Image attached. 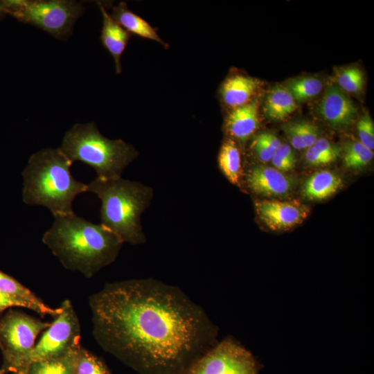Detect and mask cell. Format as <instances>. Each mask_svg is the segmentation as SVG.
I'll list each match as a JSON object with an SVG mask.
<instances>
[{"mask_svg": "<svg viewBox=\"0 0 374 374\" xmlns=\"http://www.w3.org/2000/svg\"><path fill=\"white\" fill-rule=\"evenodd\" d=\"M87 191L101 201V224L123 243L137 245L146 242L141 217L153 199L152 187L121 177L110 179L96 177L87 184Z\"/></svg>", "mask_w": 374, "mask_h": 374, "instance_id": "4", "label": "cell"}, {"mask_svg": "<svg viewBox=\"0 0 374 374\" xmlns=\"http://www.w3.org/2000/svg\"><path fill=\"white\" fill-rule=\"evenodd\" d=\"M280 140L271 132H262L253 139L251 148L262 163L271 161L274 153L281 144Z\"/></svg>", "mask_w": 374, "mask_h": 374, "instance_id": "25", "label": "cell"}, {"mask_svg": "<svg viewBox=\"0 0 374 374\" xmlns=\"http://www.w3.org/2000/svg\"><path fill=\"white\" fill-rule=\"evenodd\" d=\"M80 348L58 357L32 363L24 374H74L76 357Z\"/></svg>", "mask_w": 374, "mask_h": 374, "instance_id": "22", "label": "cell"}, {"mask_svg": "<svg viewBox=\"0 0 374 374\" xmlns=\"http://www.w3.org/2000/svg\"><path fill=\"white\" fill-rule=\"evenodd\" d=\"M50 325V322L12 310L1 318L0 348L3 362L0 374H20L37 337Z\"/></svg>", "mask_w": 374, "mask_h": 374, "instance_id": "7", "label": "cell"}, {"mask_svg": "<svg viewBox=\"0 0 374 374\" xmlns=\"http://www.w3.org/2000/svg\"><path fill=\"white\" fill-rule=\"evenodd\" d=\"M373 159V152L359 141H350L343 149V161L346 167L360 170L366 167Z\"/></svg>", "mask_w": 374, "mask_h": 374, "instance_id": "24", "label": "cell"}, {"mask_svg": "<svg viewBox=\"0 0 374 374\" xmlns=\"http://www.w3.org/2000/svg\"><path fill=\"white\" fill-rule=\"evenodd\" d=\"M7 15L60 39L69 37L84 11L82 2L71 0H9Z\"/></svg>", "mask_w": 374, "mask_h": 374, "instance_id": "6", "label": "cell"}, {"mask_svg": "<svg viewBox=\"0 0 374 374\" xmlns=\"http://www.w3.org/2000/svg\"><path fill=\"white\" fill-rule=\"evenodd\" d=\"M259 366L250 351L231 338L217 341L184 374H258Z\"/></svg>", "mask_w": 374, "mask_h": 374, "instance_id": "9", "label": "cell"}, {"mask_svg": "<svg viewBox=\"0 0 374 374\" xmlns=\"http://www.w3.org/2000/svg\"><path fill=\"white\" fill-rule=\"evenodd\" d=\"M72 163L60 148H44L33 154L22 172L24 202L45 206L53 216L73 213L74 199L87 191V184L73 178Z\"/></svg>", "mask_w": 374, "mask_h": 374, "instance_id": "3", "label": "cell"}, {"mask_svg": "<svg viewBox=\"0 0 374 374\" xmlns=\"http://www.w3.org/2000/svg\"><path fill=\"white\" fill-rule=\"evenodd\" d=\"M89 305L97 344L139 374H184L217 342L204 310L155 278L106 283Z\"/></svg>", "mask_w": 374, "mask_h": 374, "instance_id": "1", "label": "cell"}, {"mask_svg": "<svg viewBox=\"0 0 374 374\" xmlns=\"http://www.w3.org/2000/svg\"><path fill=\"white\" fill-rule=\"evenodd\" d=\"M60 148L72 162L86 163L96 170L97 177L105 179L121 177L139 154L125 141L101 134L93 122L73 125L64 134Z\"/></svg>", "mask_w": 374, "mask_h": 374, "instance_id": "5", "label": "cell"}, {"mask_svg": "<svg viewBox=\"0 0 374 374\" xmlns=\"http://www.w3.org/2000/svg\"><path fill=\"white\" fill-rule=\"evenodd\" d=\"M0 293L17 298L30 304L33 310L42 315L57 317L62 308H51L44 303L33 292L12 276L0 270Z\"/></svg>", "mask_w": 374, "mask_h": 374, "instance_id": "17", "label": "cell"}, {"mask_svg": "<svg viewBox=\"0 0 374 374\" xmlns=\"http://www.w3.org/2000/svg\"><path fill=\"white\" fill-rule=\"evenodd\" d=\"M255 211L260 221L272 231H287L301 224L310 210L305 205L277 199L257 200Z\"/></svg>", "mask_w": 374, "mask_h": 374, "instance_id": "11", "label": "cell"}, {"mask_svg": "<svg viewBox=\"0 0 374 374\" xmlns=\"http://www.w3.org/2000/svg\"><path fill=\"white\" fill-rule=\"evenodd\" d=\"M258 101L254 98L247 104L232 109L226 119L227 133L244 143L259 127Z\"/></svg>", "mask_w": 374, "mask_h": 374, "instance_id": "13", "label": "cell"}, {"mask_svg": "<svg viewBox=\"0 0 374 374\" xmlns=\"http://www.w3.org/2000/svg\"><path fill=\"white\" fill-rule=\"evenodd\" d=\"M54 217L42 242L64 268L91 278L115 261L123 242L109 229L74 212Z\"/></svg>", "mask_w": 374, "mask_h": 374, "instance_id": "2", "label": "cell"}, {"mask_svg": "<svg viewBox=\"0 0 374 374\" xmlns=\"http://www.w3.org/2000/svg\"><path fill=\"white\" fill-rule=\"evenodd\" d=\"M342 186V179L336 173L321 170L313 173L302 188L303 197L312 201H321L333 195Z\"/></svg>", "mask_w": 374, "mask_h": 374, "instance_id": "18", "label": "cell"}, {"mask_svg": "<svg viewBox=\"0 0 374 374\" xmlns=\"http://www.w3.org/2000/svg\"><path fill=\"white\" fill-rule=\"evenodd\" d=\"M113 19L129 33L154 40L168 48V44L157 34L156 30L144 19L131 11L125 2L121 1L112 9Z\"/></svg>", "mask_w": 374, "mask_h": 374, "instance_id": "16", "label": "cell"}, {"mask_svg": "<svg viewBox=\"0 0 374 374\" xmlns=\"http://www.w3.org/2000/svg\"><path fill=\"white\" fill-rule=\"evenodd\" d=\"M260 82L252 77L235 74L223 82L220 93L224 103L232 109L247 104L255 96Z\"/></svg>", "mask_w": 374, "mask_h": 374, "instance_id": "15", "label": "cell"}, {"mask_svg": "<svg viewBox=\"0 0 374 374\" xmlns=\"http://www.w3.org/2000/svg\"><path fill=\"white\" fill-rule=\"evenodd\" d=\"M337 84L344 91L350 93L360 92L364 85V74L357 66L344 67L337 75Z\"/></svg>", "mask_w": 374, "mask_h": 374, "instance_id": "27", "label": "cell"}, {"mask_svg": "<svg viewBox=\"0 0 374 374\" xmlns=\"http://www.w3.org/2000/svg\"><path fill=\"white\" fill-rule=\"evenodd\" d=\"M74 374H111L105 363L81 347L75 364Z\"/></svg>", "mask_w": 374, "mask_h": 374, "instance_id": "26", "label": "cell"}, {"mask_svg": "<svg viewBox=\"0 0 374 374\" xmlns=\"http://www.w3.org/2000/svg\"><path fill=\"white\" fill-rule=\"evenodd\" d=\"M298 107L297 103L285 86H276L268 94L263 105V114L271 121H283Z\"/></svg>", "mask_w": 374, "mask_h": 374, "instance_id": "19", "label": "cell"}, {"mask_svg": "<svg viewBox=\"0 0 374 374\" xmlns=\"http://www.w3.org/2000/svg\"><path fill=\"white\" fill-rule=\"evenodd\" d=\"M219 168L228 181L239 186L242 177L240 152L237 143L231 139L225 140L217 157Z\"/></svg>", "mask_w": 374, "mask_h": 374, "instance_id": "20", "label": "cell"}, {"mask_svg": "<svg viewBox=\"0 0 374 374\" xmlns=\"http://www.w3.org/2000/svg\"><path fill=\"white\" fill-rule=\"evenodd\" d=\"M322 81L312 76H303L290 80L285 85L297 103L317 96L323 89Z\"/></svg>", "mask_w": 374, "mask_h": 374, "instance_id": "23", "label": "cell"}, {"mask_svg": "<svg viewBox=\"0 0 374 374\" xmlns=\"http://www.w3.org/2000/svg\"><path fill=\"white\" fill-rule=\"evenodd\" d=\"M291 145L296 150L308 149L319 138L317 126L306 121H292L282 126Z\"/></svg>", "mask_w": 374, "mask_h": 374, "instance_id": "21", "label": "cell"}, {"mask_svg": "<svg viewBox=\"0 0 374 374\" xmlns=\"http://www.w3.org/2000/svg\"><path fill=\"white\" fill-rule=\"evenodd\" d=\"M246 183L252 193L268 197H286L294 188L293 179L274 167L263 165L248 169Z\"/></svg>", "mask_w": 374, "mask_h": 374, "instance_id": "12", "label": "cell"}, {"mask_svg": "<svg viewBox=\"0 0 374 374\" xmlns=\"http://www.w3.org/2000/svg\"><path fill=\"white\" fill-rule=\"evenodd\" d=\"M98 5L103 18L100 40L114 59L116 73L120 74L122 71L121 55L131 37V34L113 19L102 3L98 2Z\"/></svg>", "mask_w": 374, "mask_h": 374, "instance_id": "14", "label": "cell"}, {"mask_svg": "<svg viewBox=\"0 0 374 374\" xmlns=\"http://www.w3.org/2000/svg\"><path fill=\"white\" fill-rule=\"evenodd\" d=\"M359 142L373 151L374 149V123L368 113H364L357 123Z\"/></svg>", "mask_w": 374, "mask_h": 374, "instance_id": "29", "label": "cell"}, {"mask_svg": "<svg viewBox=\"0 0 374 374\" xmlns=\"http://www.w3.org/2000/svg\"><path fill=\"white\" fill-rule=\"evenodd\" d=\"M1 314V312H0V314Z\"/></svg>", "mask_w": 374, "mask_h": 374, "instance_id": "31", "label": "cell"}, {"mask_svg": "<svg viewBox=\"0 0 374 374\" xmlns=\"http://www.w3.org/2000/svg\"><path fill=\"white\" fill-rule=\"evenodd\" d=\"M25 308L33 310L31 305L17 298L0 293V312L10 308Z\"/></svg>", "mask_w": 374, "mask_h": 374, "instance_id": "30", "label": "cell"}, {"mask_svg": "<svg viewBox=\"0 0 374 374\" xmlns=\"http://www.w3.org/2000/svg\"><path fill=\"white\" fill-rule=\"evenodd\" d=\"M316 110L323 121L338 131L350 128L357 117L354 103L336 82L328 84Z\"/></svg>", "mask_w": 374, "mask_h": 374, "instance_id": "10", "label": "cell"}, {"mask_svg": "<svg viewBox=\"0 0 374 374\" xmlns=\"http://www.w3.org/2000/svg\"><path fill=\"white\" fill-rule=\"evenodd\" d=\"M60 307L61 312L28 355L20 374L32 363L58 357L82 347L80 324L71 301L64 300Z\"/></svg>", "mask_w": 374, "mask_h": 374, "instance_id": "8", "label": "cell"}, {"mask_svg": "<svg viewBox=\"0 0 374 374\" xmlns=\"http://www.w3.org/2000/svg\"><path fill=\"white\" fill-rule=\"evenodd\" d=\"M274 168L287 172L292 170L296 164V155L290 145L281 143L271 159Z\"/></svg>", "mask_w": 374, "mask_h": 374, "instance_id": "28", "label": "cell"}]
</instances>
